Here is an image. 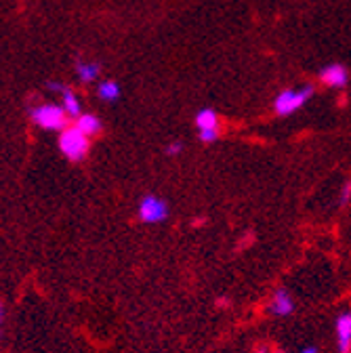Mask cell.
Masks as SVG:
<instances>
[{
    "mask_svg": "<svg viewBox=\"0 0 351 353\" xmlns=\"http://www.w3.org/2000/svg\"><path fill=\"white\" fill-rule=\"evenodd\" d=\"M292 309H294V301L290 296V292L286 288H278L272 296V303H270V312L274 316H290L292 314Z\"/></svg>",
    "mask_w": 351,
    "mask_h": 353,
    "instance_id": "obj_6",
    "label": "cell"
},
{
    "mask_svg": "<svg viewBox=\"0 0 351 353\" xmlns=\"http://www.w3.org/2000/svg\"><path fill=\"white\" fill-rule=\"evenodd\" d=\"M61 101H63V103H61V108L68 112V116H70V118H74V120H76V118L82 114V103H80L78 95L72 91V88H68V86L63 88V93H61Z\"/></svg>",
    "mask_w": 351,
    "mask_h": 353,
    "instance_id": "obj_10",
    "label": "cell"
},
{
    "mask_svg": "<svg viewBox=\"0 0 351 353\" xmlns=\"http://www.w3.org/2000/svg\"><path fill=\"white\" fill-rule=\"evenodd\" d=\"M47 88H51V91H55V93H59V95H61L66 86H63L59 80H49V82H47Z\"/></svg>",
    "mask_w": 351,
    "mask_h": 353,
    "instance_id": "obj_16",
    "label": "cell"
},
{
    "mask_svg": "<svg viewBox=\"0 0 351 353\" xmlns=\"http://www.w3.org/2000/svg\"><path fill=\"white\" fill-rule=\"evenodd\" d=\"M314 93H316V88L312 84H303L299 88H284L274 99V112L282 118L292 116L314 97Z\"/></svg>",
    "mask_w": 351,
    "mask_h": 353,
    "instance_id": "obj_1",
    "label": "cell"
},
{
    "mask_svg": "<svg viewBox=\"0 0 351 353\" xmlns=\"http://www.w3.org/2000/svg\"><path fill=\"white\" fill-rule=\"evenodd\" d=\"M76 126H78L89 139L95 137V135H99V132H101V120H99L95 114H80V116L76 118Z\"/></svg>",
    "mask_w": 351,
    "mask_h": 353,
    "instance_id": "obj_8",
    "label": "cell"
},
{
    "mask_svg": "<svg viewBox=\"0 0 351 353\" xmlns=\"http://www.w3.org/2000/svg\"><path fill=\"white\" fill-rule=\"evenodd\" d=\"M341 204L345 206V204H349L351 202V181H345V185H343V190H341Z\"/></svg>",
    "mask_w": 351,
    "mask_h": 353,
    "instance_id": "obj_14",
    "label": "cell"
},
{
    "mask_svg": "<svg viewBox=\"0 0 351 353\" xmlns=\"http://www.w3.org/2000/svg\"><path fill=\"white\" fill-rule=\"evenodd\" d=\"M89 145H91L89 137H86L76 124L61 130V135H59V150H61V154H63L70 162H80V160H84L86 154H89Z\"/></svg>",
    "mask_w": 351,
    "mask_h": 353,
    "instance_id": "obj_2",
    "label": "cell"
},
{
    "mask_svg": "<svg viewBox=\"0 0 351 353\" xmlns=\"http://www.w3.org/2000/svg\"><path fill=\"white\" fill-rule=\"evenodd\" d=\"M196 126L198 130H208V128H219V116L212 108H204L196 114Z\"/></svg>",
    "mask_w": 351,
    "mask_h": 353,
    "instance_id": "obj_11",
    "label": "cell"
},
{
    "mask_svg": "<svg viewBox=\"0 0 351 353\" xmlns=\"http://www.w3.org/2000/svg\"><path fill=\"white\" fill-rule=\"evenodd\" d=\"M0 320H3V307H0Z\"/></svg>",
    "mask_w": 351,
    "mask_h": 353,
    "instance_id": "obj_18",
    "label": "cell"
},
{
    "mask_svg": "<svg viewBox=\"0 0 351 353\" xmlns=\"http://www.w3.org/2000/svg\"><path fill=\"white\" fill-rule=\"evenodd\" d=\"M259 353H268V351H265V349H261V351H259Z\"/></svg>",
    "mask_w": 351,
    "mask_h": 353,
    "instance_id": "obj_19",
    "label": "cell"
},
{
    "mask_svg": "<svg viewBox=\"0 0 351 353\" xmlns=\"http://www.w3.org/2000/svg\"><path fill=\"white\" fill-rule=\"evenodd\" d=\"M200 132V141L202 143H214L219 139V135H221V128H208V130H198Z\"/></svg>",
    "mask_w": 351,
    "mask_h": 353,
    "instance_id": "obj_13",
    "label": "cell"
},
{
    "mask_svg": "<svg viewBox=\"0 0 351 353\" xmlns=\"http://www.w3.org/2000/svg\"><path fill=\"white\" fill-rule=\"evenodd\" d=\"M97 95L103 101H118V97H120V84L114 82V80H103L97 86Z\"/></svg>",
    "mask_w": 351,
    "mask_h": 353,
    "instance_id": "obj_12",
    "label": "cell"
},
{
    "mask_svg": "<svg viewBox=\"0 0 351 353\" xmlns=\"http://www.w3.org/2000/svg\"><path fill=\"white\" fill-rule=\"evenodd\" d=\"M99 63L95 61H84V59H76V76L80 82H95L99 78Z\"/></svg>",
    "mask_w": 351,
    "mask_h": 353,
    "instance_id": "obj_9",
    "label": "cell"
},
{
    "mask_svg": "<svg viewBox=\"0 0 351 353\" xmlns=\"http://www.w3.org/2000/svg\"><path fill=\"white\" fill-rule=\"evenodd\" d=\"M318 78L328 88H345L349 82V72L343 63H328L320 70Z\"/></svg>",
    "mask_w": 351,
    "mask_h": 353,
    "instance_id": "obj_5",
    "label": "cell"
},
{
    "mask_svg": "<svg viewBox=\"0 0 351 353\" xmlns=\"http://www.w3.org/2000/svg\"><path fill=\"white\" fill-rule=\"evenodd\" d=\"M30 118L36 126L45 128V130H63L68 128V112L61 105L55 103H42L30 110Z\"/></svg>",
    "mask_w": 351,
    "mask_h": 353,
    "instance_id": "obj_3",
    "label": "cell"
},
{
    "mask_svg": "<svg viewBox=\"0 0 351 353\" xmlns=\"http://www.w3.org/2000/svg\"><path fill=\"white\" fill-rule=\"evenodd\" d=\"M301 353H318V347L316 345H307V347L301 349Z\"/></svg>",
    "mask_w": 351,
    "mask_h": 353,
    "instance_id": "obj_17",
    "label": "cell"
},
{
    "mask_svg": "<svg viewBox=\"0 0 351 353\" xmlns=\"http://www.w3.org/2000/svg\"><path fill=\"white\" fill-rule=\"evenodd\" d=\"M168 216V204L158 196H146L139 204V219L143 223H162Z\"/></svg>",
    "mask_w": 351,
    "mask_h": 353,
    "instance_id": "obj_4",
    "label": "cell"
},
{
    "mask_svg": "<svg viewBox=\"0 0 351 353\" xmlns=\"http://www.w3.org/2000/svg\"><path fill=\"white\" fill-rule=\"evenodd\" d=\"M181 150H183V143L181 141H172V143L166 145V156H177Z\"/></svg>",
    "mask_w": 351,
    "mask_h": 353,
    "instance_id": "obj_15",
    "label": "cell"
},
{
    "mask_svg": "<svg viewBox=\"0 0 351 353\" xmlns=\"http://www.w3.org/2000/svg\"><path fill=\"white\" fill-rule=\"evenodd\" d=\"M337 347L339 353H351V314L337 318Z\"/></svg>",
    "mask_w": 351,
    "mask_h": 353,
    "instance_id": "obj_7",
    "label": "cell"
}]
</instances>
